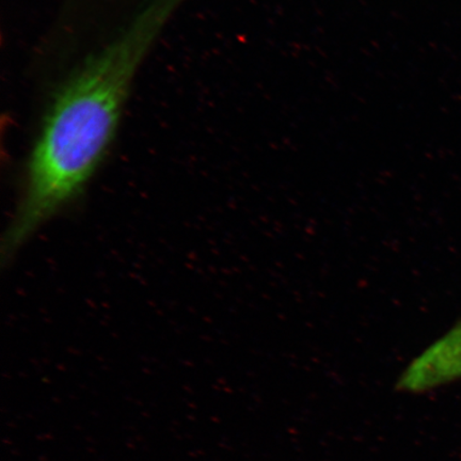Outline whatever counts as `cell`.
I'll return each instance as SVG.
<instances>
[{
  "label": "cell",
  "mask_w": 461,
  "mask_h": 461,
  "mask_svg": "<svg viewBox=\"0 0 461 461\" xmlns=\"http://www.w3.org/2000/svg\"><path fill=\"white\" fill-rule=\"evenodd\" d=\"M183 2L148 0L61 85L29 155L19 205L4 238L5 256L13 257L84 192L117 134L135 75Z\"/></svg>",
  "instance_id": "obj_1"
},
{
  "label": "cell",
  "mask_w": 461,
  "mask_h": 461,
  "mask_svg": "<svg viewBox=\"0 0 461 461\" xmlns=\"http://www.w3.org/2000/svg\"><path fill=\"white\" fill-rule=\"evenodd\" d=\"M461 380V321L418 355L396 382V389L420 394Z\"/></svg>",
  "instance_id": "obj_2"
}]
</instances>
